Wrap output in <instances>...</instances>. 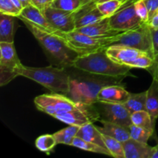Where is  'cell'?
I'll return each mask as SVG.
<instances>
[{"instance_id": "obj_1", "label": "cell", "mask_w": 158, "mask_h": 158, "mask_svg": "<svg viewBox=\"0 0 158 158\" xmlns=\"http://www.w3.org/2000/svg\"><path fill=\"white\" fill-rule=\"evenodd\" d=\"M69 75V90L66 94L76 103L92 105L103 87L110 85H123L124 78L106 77L91 73L74 66L67 68Z\"/></svg>"}, {"instance_id": "obj_2", "label": "cell", "mask_w": 158, "mask_h": 158, "mask_svg": "<svg viewBox=\"0 0 158 158\" xmlns=\"http://www.w3.org/2000/svg\"><path fill=\"white\" fill-rule=\"evenodd\" d=\"M23 21L43 49L45 55L52 66L61 68L73 66L77 59L80 56L75 50L70 48L64 39L56 34L46 32L38 29L25 19L17 17Z\"/></svg>"}, {"instance_id": "obj_3", "label": "cell", "mask_w": 158, "mask_h": 158, "mask_svg": "<svg viewBox=\"0 0 158 158\" xmlns=\"http://www.w3.org/2000/svg\"><path fill=\"white\" fill-rule=\"evenodd\" d=\"M73 66L91 73L106 77L124 79L127 77H134L131 73L133 68L114 62L108 56L105 50L80 56Z\"/></svg>"}, {"instance_id": "obj_4", "label": "cell", "mask_w": 158, "mask_h": 158, "mask_svg": "<svg viewBox=\"0 0 158 158\" xmlns=\"http://www.w3.org/2000/svg\"><path fill=\"white\" fill-rule=\"evenodd\" d=\"M20 76L36 82L52 93L66 95L69 90V75L67 68L49 66L29 67L24 66Z\"/></svg>"}, {"instance_id": "obj_5", "label": "cell", "mask_w": 158, "mask_h": 158, "mask_svg": "<svg viewBox=\"0 0 158 158\" xmlns=\"http://www.w3.org/2000/svg\"><path fill=\"white\" fill-rule=\"evenodd\" d=\"M122 34L110 37H94L77 30L70 32H61L59 31L56 32V35L64 39L69 47L80 56L106 50L110 46L115 44Z\"/></svg>"}, {"instance_id": "obj_6", "label": "cell", "mask_w": 158, "mask_h": 158, "mask_svg": "<svg viewBox=\"0 0 158 158\" xmlns=\"http://www.w3.org/2000/svg\"><path fill=\"white\" fill-rule=\"evenodd\" d=\"M24 67L19 59L14 43L0 42V86L10 83L20 76Z\"/></svg>"}, {"instance_id": "obj_7", "label": "cell", "mask_w": 158, "mask_h": 158, "mask_svg": "<svg viewBox=\"0 0 158 158\" xmlns=\"http://www.w3.org/2000/svg\"><path fill=\"white\" fill-rule=\"evenodd\" d=\"M115 44L126 46L148 52L155 59L149 23H142L136 28L123 32Z\"/></svg>"}, {"instance_id": "obj_8", "label": "cell", "mask_w": 158, "mask_h": 158, "mask_svg": "<svg viewBox=\"0 0 158 158\" xmlns=\"http://www.w3.org/2000/svg\"><path fill=\"white\" fill-rule=\"evenodd\" d=\"M34 103L38 110L53 117L77 107V103L67 96L56 93L38 96L34 99Z\"/></svg>"}, {"instance_id": "obj_9", "label": "cell", "mask_w": 158, "mask_h": 158, "mask_svg": "<svg viewBox=\"0 0 158 158\" xmlns=\"http://www.w3.org/2000/svg\"><path fill=\"white\" fill-rule=\"evenodd\" d=\"M93 105L97 112L98 121L112 122L126 127H129L132 124L131 114L123 103L97 101Z\"/></svg>"}, {"instance_id": "obj_10", "label": "cell", "mask_w": 158, "mask_h": 158, "mask_svg": "<svg viewBox=\"0 0 158 158\" xmlns=\"http://www.w3.org/2000/svg\"><path fill=\"white\" fill-rule=\"evenodd\" d=\"M110 24L114 29L120 31H128L143 23L138 16L134 3L120 8L116 13L109 17Z\"/></svg>"}, {"instance_id": "obj_11", "label": "cell", "mask_w": 158, "mask_h": 158, "mask_svg": "<svg viewBox=\"0 0 158 158\" xmlns=\"http://www.w3.org/2000/svg\"><path fill=\"white\" fill-rule=\"evenodd\" d=\"M44 15L50 24L61 32H70L76 30L75 12L62 10L49 6L44 11Z\"/></svg>"}, {"instance_id": "obj_12", "label": "cell", "mask_w": 158, "mask_h": 158, "mask_svg": "<svg viewBox=\"0 0 158 158\" xmlns=\"http://www.w3.org/2000/svg\"><path fill=\"white\" fill-rule=\"evenodd\" d=\"M105 51L108 56L114 62L127 66H130L131 63L137 57L144 53H148L134 48L117 44L111 45Z\"/></svg>"}, {"instance_id": "obj_13", "label": "cell", "mask_w": 158, "mask_h": 158, "mask_svg": "<svg viewBox=\"0 0 158 158\" xmlns=\"http://www.w3.org/2000/svg\"><path fill=\"white\" fill-rule=\"evenodd\" d=\"M19 16L25 19L29 23H32L33 26H36L38 29L45 31L46 32L56 34V32H58V30H56L48 21L46 17L45 16L44 13L41 10H40L38 8L32 6V4L23 8L21 14Z\"/></svg>"}, {"instance_id": "obj_14", "label": "cell", "mask_w": 158, "mask_h": 158, "mask_svg": "<svg viewBox=\"0 0 158 158\" xmlns=\"http://www.w3.org/2000/svg\"><path fill=\"white\" fill-rule=\"evenodd\" d=\"M78 32L94 37H110L120 35L126 31H120L114 29L110 24L109 17L102 19L100 21L76 29Z\"/></svg>"}, {"instance_id": "obj_15", "label": "cell", "mask_w": 158, "mask_h": 158, "mask_svg": "<svg viewBox=\"0 0 158 158\" xmlns=\"http://www.w3.org/2000/svg\"><path fill=\"white\" fill-rule=\"evenodd\" d=\"M131 93L123 85H110L101 89L97 95V101L124 103L128 100Z\"/></svg>"}, {"instance_id": "obj_16", "label": "cell", "mask_w": 158, "mask_h": 158, "mask_svg": "<svg viewBox=\"0 0 158 158\" xmlns=\"http://www.w3.org/2000/svg\"><path fill=\"white\" fill-rule=\"evenodd\" d=\"M125 158H151L153 147L132 138L123 143Z\"/></svg>"}, {"instance_id": "obj_17", "label": "cell", "mask_w": 158, "mask_h": 158, "mask_svg": "<svg viewBox=\"0 0 158 158\" xmlns=\"http://www.w3.org/2000/svg\"><path fill=\"white\" fill-rule=\"evenodd\" d=\"M100 122L102 126L97 127V128L103 134L117 139L122 143L131 138L129 127L105 120H100Z\"/></svg>"}, {"instance_id": "obj_18", "label": "cell", "mask_w": 158, "mask_h": 158, "mask_svg": "<svg viewBox=\"0 0 158 158\" xmlns=\"http://www.w3.org/2000/svg\"><path fill=\"white\" fill-rule=\"evenodd\" d=\"M105 18L97 6L91 9H79L75 12L76 29L90 25Z\"/></svg>"}, {"instance_id": "obj_19", "label": "cell", "mask_w": 158, "mask_h": 158, "mask_svg": "<svg viewBox=\"0 0 158 158\" xmlns=\"http://www.w3.org/2000/svg\"><path fill=\"white\" fill-rule=\"evenodd\" d=\"M153 80L147 90L146 110L149 113L153 123L155 124L158 118V77L152 75Z\"/></svg>"}, {"instance_id": "obj_20", "label": "cell", "mask_w": 158, "mask_h": 158, "mask_svg": "<svg viewBox=\"0 0 158 158\" xmlns=\"http://www.w3.org/2000/svg\"><path fill=\"white\" fill-rule=\"evenodd\" d=\"M77 137H80L86 141L91 142V143H96V144L106 148L104 141H103V134L99 131L97 127L94 125L93 123H86L83 126L80 127L77 134Z\"/></svg>"}, {"instance_id": "obj_21", "label": "cell", "mask_w": 158, "mask_h": 158, "mask_svg": "<svg viewBox=\"0 0 158 158\" xmlns=\"http://www.w3.org/2000/svg\"><path fill=\"white\" fill-rule=\"evenodd\" d=\"M15 35V17L0 14V42L14 43Z\"/></svg>"}, {"instance_id": "obj_22", "label": "cell", "mask_w": 158, "mask_h": 158, "mask_svg": "<svg viewBox=\"0 0 158 158\" xmlns=\"http://www.w3.org/2000/svg\"><path fill=\"white\" fill-rule=\"evenodd\" d=\"M147 90L140 94H130L128 100L123 104L132 114L140 110H146Z\"/></svg>"}, {"instance_id": "obj_23", "label": "cell", "mask_w": 158, "mask_h": 158, "mask_svg": "<svg viewBox=\"0 0 158 158\" xmlns=\"http://www.w3.org/2000/svg\"><path fill=\"white\" fill-rule=\"evenodd\" d=\"M79 129H80V127L69 125L68 127L54 133L53 135L58 144L63 143L68 146H72L73 139L77 137Z\"/></svg>"}, {"instance_id": "obj_24", "label": "cell", "mask_w": 158, "mask_h": 158, "mask_svg": "<svg viewBox=\"0 0 158 158\" xmlns=\"http://www.w3.org/2000/svg\"><path fill=\"white\" fill-rule=\"evenodd\" d=\"M72 146L79 148V149L89 151V152L111 156L110 153L109 152V151H108L106 148L100 146V145L98 144H96V143H91V142L86 141V140H83V139H81L80 137H76L75 138L73 139Z\"/></svg>"}, {"instance_id": "obj_25", "label": "cell", "mask_w": 158, "mask_h": 158, "mask_svg": "<svg viewBox=\"0 0 158 158\" xmlns=\"http://www.w3.org/2000/svg\"><path fill=\"white\" fill-rule=\"evenodd\" d=\"M131 118L133 124L154 132L155 124L153 123L151 115L147 110H140L134 113L131 115Z\"/></svg>"}, {"instance_id": "obj_26", "label": "cell", "mask_w": 158, "mask_h": 158, "mask_svg": "<svg viewBox=\"0 0 158 158\" xmlns=\"http://www.w3.org/2000/svg\"><path fill=\"white\" fill-rule=\"evenodd\" d=\"M103 139L106 148H107L112 157L116 158H125V152L122 142L105 134H103Z\"/></svg>"}, {"instance_id": "obj_27", "label": "cell", "mask_w": 158, "mask_h": 158, "mask_svg": "<svg viewBox=\"0 0 158 158\" xmlns=\"http://www.w3.org/2000/svg\"><path fill=\"white\" fill-rule=\"evenodd\" d=\"M58 144L53 134H44L37 137L35 140V148L39 151L49 154L51 151Z\"/></svg>"}, {"instance_id": "obj_28", "label": "cell", "mask_w": 158, "mask_h": 158, "mask_svg": "<svg viewBox=\"0 0 158 158\" xmlns=\"http://www.w3.org/2000/svg\"><path fill=\"white\" fill-rule=\"evenodd\" d=\"M86 2L87 0H53L51 6L62 10L77 12Z\"/></svg>"}, {"instance_id": "obj_29", "label": "cell", "mask_w": 158, "mask_h": 158, "mask_svg": "<svg viewBox=\"0 0 158 158\" xmlns=\"http://www.w3.org/2000/svg\"><path fill=\"white\" fill-rule=\"evenodd\" d=\"M129 131L131 134V138L145 143H148V140L154 134V131L136 126L133 123L129 127Z\"/></svg>"}, {"instance_id": "obj_30", "label": "cell", "mask_w": 158, "mask_h": 158, "mask_svg": "<svg viewBox=\"0 0 158 158\" xmlns=\"http://www.w3.org/2000/svg\"><path fill=\"white\" fill-rule=\"evenodd\" d=\"M123 6V2L120 0H109L97 4V7L101 12L103 16L110 17L117 12Z\"/></svg>"}, {"instance_id": "obj_31", "label": "cell", "mask_w": 158, "mask_h": 158, "mask_svg": "<svg viewBox=\"0 0 158 158\" xmlns=\"http://www.w3.org/2000/svg\"><path fill=\"white\" fill-rule=\"evenodd\" d=\"M155 59L149 53H144L137 57L134 62L130 65L131 68H140V69H148L153 66Z\"/></svg>"}, {"instance_id": "obj_32", "label": "cell", "mask_w": 158, "mask_h": 158, "mask_svg": "<svg viewBox=\"0 0 158 158\" xmlns=\"http://www.w3.org/2000/svg\"><path fill=\"white\" fill-rule=\"evenodd\" d=\"M22 11L19 9L11 0H0V12L6 15L18 17Z\"/></svg>"}, {"instance_id": "obj_33", "label": "cell", "mask_w": 158, "mask_h": 158, "mask_svg": "<svg viewBox=\"0 0 158 158\" xmlns=\"http://www.w3.org/2000/svg\"><path fill=\"white\" fill-rule=\"evenodd\" d=\"M135 9L138 16L141 19L143 23H149L150 22V14L148 7L145 4L143 0H137L134 2Z\"/></svg>"}, {"instance_id": "obj_34", "label": "cell", "mask_w": 158, "mask_h": 158, "mask_svg": "<svg viewBox=\"0 0 158 158\" xmlns=\"http://www.w3.org/2000/svg\"><path fill=\"white\" fill-rule=\"evenodd\" d=\"M52 0H31V4L44 12L45 9L51 6Z\"/></svg>"}, {"instance_id": "obj_35", "label": "cell", "mask_w": 158, "mask_h": 158, "mask_svg": "<svg viewBox=\"0 0 158 158\" xmlns=\"http://www.w3.org/2000/svg\"><path fill=\"white\" fill-rule=\"evenodd\" d=\"M151 37H152V44L153 49H154V56L156 57L158 56V28L151 27Z\"/></svg>"}, {"instance_id": "obj_36", "label": "cell", "mask_w": 158, "mask_h": 158, "mask_svg": "<svg viewBox=\"0 0 158 158\" xmlns=\"http://www.w3.org/2000/svg\"><path fill=\"white\" fill-rule=\"evenodd\" d=\"M143 1L149 11L150 20H151L154 14L158 9V0H143Z\"/></svg>"}, {"instance_id": "obj_37", "label": "cell", "mask_w": 158, "mask_h": 158, "mask_svg": "<svg viewBox=\"0 0 158 158\" xmlns=\"http://www.w3.org/2000/svg\"><path fill=\"white\" fill-rule=\"evenodd\" d=\"M106 1H109V0H87L86 3L80 8V9H91V8H94L97 6V4L98 3H101L103 2H106ZM123 2V5H124L125 3L127 2V0H120ZM79 10V9H78Z\"/></svg>"}, {"instance_id": "obj_38", "label": "cell", "mask_w": 158, "mask_h": 158, "mask_svg": "<svg viewBox=\"0 0 158 158\" xmlns=\"http://www.w3.org/2000/svg\"><path fill=\"white\" fill-rule=\"evenodd\" d=\"M148 70L150 71L151 75H154L158 77V56L156 57L154 60V63L153 64V66Z\"/></svg>"}, {"instance_id": "obj_39", "label": "cell", "mask_w": 158, "mask_h": 158, "mask_svg": "<svg viewBox=\"0 0 158 158\" xmlns=\"http://www.w3.org/2000/svg\"><path fill=\"white\" fill-rule=\"evenodd\" d=\"M149 25L152 28H155V29L158 28V9L156 11L155 13L154 14L151 19L150 20Z\"/></svg>"}, {"instance_id": "obj_40", "label": "cell", "mask_w": 158, "mask_h": 158, "mask_svg": "<svg viewBox=\"0 0 158 158\" xmlns=\"http://www.w3.org/2000/svg\"><path fill=\"white\" fill-rule=\"evenodd\" d=\"M151 158H158V144L152 148Z\"/></svg>"}, {"instance_id": "obj_41", "label": "cell", "mask_w": 158, "mask_h": 158, "mask_svg": "<svg viewBox=\"0 0 158 158\" xmlns=\"http://www.w3.org/2000/svg\"><path fill=\"white\" fill-rule=\"evenodd\" d=\"M11 1L12 2H13V4L15 5V6H16L17 8H18L19 9H20V10H23V5H22V3H21V2L19 1V0H11Z\"/></svg>"}, {"instance_id": "obj_42", "label": "cell", "mask_w": 158, "mask_h": 158, "mask_svg": "<svg viewBox=\"0 0 158 158\" xmlns=\"http://www.w3.org/2000/svg\"><path fill=\"white\" fill-rule=\"evenodd\" d=\"M19 1L21 2L23 8H25V7H26V6L31 5V0H19Z\"/></svg>"}, {"instance_id": "obj_43", "label": "cell", "mask_w": 158, "mask_h": 158, "mask_svg": "<svg viewBox=\"0 0 158 158\" xmlns=\"http://www.w3.org/2000/svg\"><path fill=\"white\" fill-rule=\"evenodd\" d=\"M136 1H137V0H127V2L125 3L124 5H123V6H127V5L132 4V3H134V2H135ZM123 6H122V7H123Z\"/></svg>"}, {"instance_id": "obj_44", "label": "cell", "mask_w": 158, "mask_h": 158, "mask_svg": "<svg viewBox=\"0 0 158 158\" xmlns=\"http://www.w3.org/2000/svg\"><path fill=\"white\" fill-rule=\"evenodd\" d=\"M52 1H53V0H52Z\"/></svg>"}]
</instances>
